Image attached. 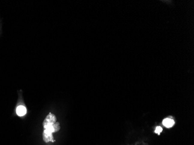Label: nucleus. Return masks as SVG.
I'll return each instance as SVG.
<instances>
[{"label": "nucleus", "mask_w": 194, "mask_h": 145, "mask_svg": "<svg viewBox=\"0 0 194 145\" xmlns=\"http://www.w3.org/2000/svg\"><path fill=\"white\" fill-rule=\"evenodd\" d=\"M43 138L44 141L46 143L49 142H54L52 133L46 129H44V131H43Z\"/></svg>", "instance_id": "f03ea898"}, {"label": "nucleus", "mask_w": 194, "mask_h": 145, "mask_svg": "<svg viewBox=\"0 0 194 145\" xmlns=\"http://www.w3.org/2000/svg\"><path fill=\"white\" fill-rule=\"evenodd\" d=\"M56 122L55 116L52 113H49L43 121V127L46 129L49 126H51Z\"/></svg>", "instance_id": "f257e3e1"}, {"label": "nucleus", "mask_w": 194, "mask_h": 145, "mask_svg": "<svg viewBox=\"0 0 194 145\" xmlns=\"http://www.w3.org/2000/svg\"><path fill=\"white\" fill-rule=\"evenodd\" d=\"M52 129H53V132H58L61 129L60 124H59V123L58 122H56L54 124H52Z\"/></svg>", "instance_id": "39448f33"}, {"label": "nucleus", "mask_w": 194, "mask_h": 145, "mask_svg": "<svg viewBox=\"0 0 194 145\" xmlns=\"http://www.w3.org/2000/svg\"><path fill=\"white\" fill-rule=\"evenodd\" d=\"M26 111H27L26 108L24 106H22V105L19 106L16 109V113L20 117L25 116L26 113Z\"/></svg>", "instance_id": "20e7f679"}, {"label": "nucleus", "mask_w": 194, "mask_h": 145, "mask_svg": "<svg viewBox=\"0 0 194 145\" xmlns=\"http://www.w3.org/2000/svg\"><path fill=\"white\" fill-rule=\"evenodd\" d=\"M162 131H163V128L162 127L159 126V127H157L156 128L155 131V132L156 134H158V135H159L162 132Z\"/></svg>", "instance_id": "423d86ee"}, {"label": "nucleus", "mask_w": 194, "mask_h": 145, "mask_svg": "<svg viewBox=\"0 0 194 145\" xmlns=\"http://www.w3.org/2000/svg\"><path fill=\"white\" fill-rule=\"evenodd\" d=\"M175 124V122L173 119L170 118H166L163 120V125L166 128H170L173 127Z\"/></svg>", "instance_id": "7ed1b4c3"}]
</instances>
